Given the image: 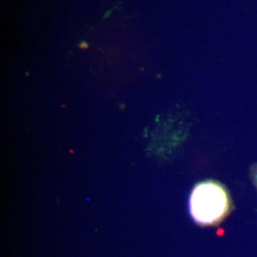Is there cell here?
<instances>
[{"mask_svg":"<svg viewBox=\"0 0 257 257\" xmlns=\"http://www.w3.org/2000/svg\"><path fill=\"white\" fill-rule=\"evenodd\" d=\"M233 210L228 189L215 180L196 184L189 199V211L193 221L201 227L220 225Z\"/></svg>","mask_w":257,"mask_h":257,"instance_id":"cell-1","label":"cell"},{"mask_svg":"<svg viewBox=\"0 0 257 257\" xmlns=\"http://www.w3.org/2000/svg\"><path fill=\"white\" fill-rule=\"evenodd\" d=\"M249 175L250 178L252 180V183L254 185V187L256 188L257 191V163L253 164L249 169Z\"/></svg>","mask_w":257,"mask_h":257,"instance_id":"cell-2","label":"cell"}]
</instances>
